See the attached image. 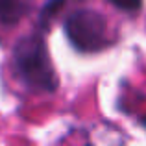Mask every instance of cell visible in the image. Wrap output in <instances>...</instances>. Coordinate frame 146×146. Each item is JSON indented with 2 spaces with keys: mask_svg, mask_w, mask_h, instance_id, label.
<instances>
[{
  "mask_svg": "<svg viewBox=\"0 0 146 146\" xmlns=\"http://www.w3.org/2000/svg\"><path fill=\"white\" fill-rule=\"evenodd\" d=\"M63 30L72 46L85 54L100 52L113 43L106 17L89 7L70 11L63 21Z\"/></svg>",
  "mask_w": 146,
  "mask_h": 146,
  "instance_id": "cell-2",
  "label": "cell"
},
{
  "mask_svg": "<svg viewBox=\"0 0 146 146\" xmlns=\"http://www.w3.org/2000/svg\"><path fill=\"white\" fill-rule=\"evenodd\" d=\"M28 13L24 0H0V26L13 28Z\"/></svg>",
  "mask_w": 146,
  "mask_h": 146,
  "instance_id": "cell-3",
  "label": "cell"
},
{
  "mask_svg": "<svg viewBox=\"0 0 146 146\" xmlns=\"http://www.w3.org/2000/svg\"><path fill=\"white\" fill-rule=\"evenodd\" d=\"M13 65L19 80L26 87L43 93L56 91L57 76L41 33H30L19 41L13 52Z\"/></svg>",
  "mask_w": 146,
  "mask_h": 146,
  "instance_id": "cell-1",
  "label": "cell"
},
{
  "mask_svg": "<svg viewBox=\"0 0 146 146\" xmlns=\"http://www.w3.org/2000/svg\"><path fill=\"white\" fill-rule=\"evenodd\" d=\"M113 6H117L118 9L128 11V13H135V11L141 9V4L143 0H109Z\"/></svg>",
  "mask_w": 146,
  "mask_h": 146,
  "instance_id": "cell-4",
  "label": "cell"
}]
</instances>
